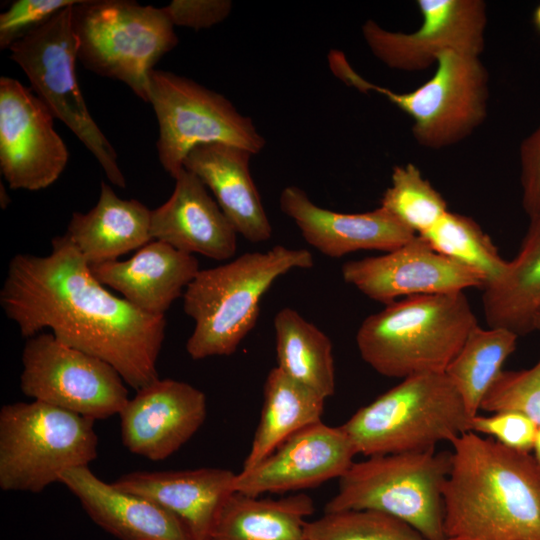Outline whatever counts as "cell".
<instances>
[{"instance_id":"obj_1","label":"cell","mask_w":540,"mask_h":540,"mask_svg":"<svg viewBox=\"0 0 540 540\" xmlns=\"http://www.w3.org/2000/svg\"><path fill=\"white\" fill-rule=\"evenodd\" d=\"M0 304L22 336L45 328L60 342L112 365L136 391L159 379L165 316L145 313L110 293L64 234L48 255H15Z\"/></svg>"},{"instance_id":"obj_2","label":"cell","mask_w":540,"mask_h":540,"mask_svg":"<svg viewBox=\"0 0 540 540\" xmlns=\"http://www.w3.org/2000/svg\"><path fill=\"white\" fill-rule=\"evenodd\" d=\"M451 445L446 540H540V464L472 431Z\"/></svg>"},{"instance_id":"obj_3","label":"cell","mask_w":540,"mask_h":540,"mask_svg":"<svg viewBox=\"0 0 540 540\" xmlns=\"http://www.w3.org/2000/svg\"><path fill=\"white\" fill-rule=\"evenodd\" d=\"M313 265L307 249L276 245L200 269L183 294L184 311L194 321L186 342L188 355L200 360L233 354L255 327L261 299L272 284L293 269Z\"/></svg>"},{"instance_id":"obj_4","label":"cell","mask_w":540,"mask_h":540,"mask_svg":"<svg viewBox=\"0 0 540 540\" xmlns=\"http://www.w3.org/2000/svg\"><path fill=\"white\" fill-rule=\"evenodd\" d=\"M476 325L464 292L413 296L366 317L356 344L363 361L385 377L444 373Z\"/></svg>"},{"instance_id":"obj_5","label":"cell","mask_w":540,"mask_h":540,"mask_svg":"<svg viewBox=\"0 0 540 540\" xmlns=\"http://www.w3.org/2000/svg\"><path fill=\"white\" fill-rule=\"evenodd\" d=\"M472 417L445 373L404 378L340 427L366 457L435 449L471 431Z\"/></svg>"},{"instance_id":"obj_6","label":"cell","mask_w":540,"mask_h":540,"mask_svg":"<svg viewBox=\"0 0 540 540\" xmlns=\"http://www.w3.org/2000/svg\"><path fill=\"white\" fill-rule=\"evenodd\" d=\"M328 63L334 76L346 85L381 94L406 113L412 119L415 141L424 148L442 149L464 140L487 116L489 75L480 56L444 52L436 60L432 77L403 93L364 79L342 51L331 50Z\"/></svg>"},{"instance_id":"obj_7","label":"cell","mask_w":540,"mask_h":540,"mask_svg":"<svg viewBox=\"0 0 540 540\" xmlns=\"http://www.w3.org/2000/svg\"><path fill=\"white\" fill-rule=\"evenodd\" d=\"M77 57L97 75L119 80L149 101V75L179 40L163 10L127 0H82L73 6Z\"/></svg>"},{"instance_id":"obj_8","label":"cell","mask_w":540,"mask_h":540,"mask_svg":"<svg viewBox=\"0 0 540 540\" xmlns=\"http://www.w3.org/2000/svg\"><path fill=\"white\" fill-rule=\"evenodd\" d=\"M451 452L435 449L367 457L339 479L324 513L375 510L402 520L427 540H446L443 487Z\"/></svg>"},{"instance_id":"obj_9","label":"cell","mask_w":540,"mask_h":540,"mask_svg":"<svg viewBox=\"0 0 540 540\" xmlns=\"http://www.w3.org/2000/svg\"><path fill=\"white\" fill-rule=\"evenodd\" d=\"M91 418L34 400L0 411V487L39 493L67 470L97 457Z\"/></svg>"},{"instance_id":"obj_10","label":"cell","mask_w":540,"mask_h":540,"mask_svg":"<svg viewBox=\"0 0 540 540\" xmlns=\"http://www.w3.org/2000/svg\"><path fill=\"white\" fill-rule=\"evenodd\" d=\"M148 102L159 125L158 158L173 178L198 145L224 143L253 155L265 147L266 140L250 117L241 114L224 95L190 78L153 69Z\"/></svg>"},{"instance_id":"obj_11","label":"cell","mask_w":540,"mask_h":540,"mask_svg":"<svg viewBox=\"0 0 540 540\" xmlns=\"http://www.w3.org/2000/svg\"><path fill=\"white\" fill-rule=\"evenodd\" d=\"M73 6L14 42L10 57L25 72L36 96L53 117L61 120L96 158L108 180L125 188L117 153L89 113L77 81Z\"/></svg>"},{"instance_id":"obj_12","label":"cell","mask_w":540,"mask_h":540,"mask_svg":"<svg viewBox=\"0 0 540 540\" xmlns=\"http://www.w3.org/2000/svg\"><path fill=\"white\" fill-rule=\"evenodd\" d=\"M22 392L93 420L121 412L128 390L118 371L106 361L70 347L52 333L27 339L22 352Z\"/></svg>"},{"instance_id":"obj_13","label":"cell","mask_w":540,"mask_h":540,"mask_svg":"<svg viewBox=\"0 0 540 540\" xmlns=\"http://www.w3.org/2000/svg\"><path fill=\"white\" fill-rule=\"evenodd\" d=\"M421 24L396 32L369 19L362 37L375 58L390 69L414 72L435 65L447 51L480 56L485 46L487 5L482 0H418Z\"/></svg>"},{"instance_id":"obj_14","label":"cell","mask_w":540,"mask_h":540,"mask_svg":"<svg viewBox=\"0 0 540 540\" xmlns=\"http://www.w3.org/2000/svg\"><path fill=\"white\" fill-rule=\"evenodd\" d=\"M53 119L31 90L0 78V168L10 188L41 190L63 172L69 152Z\"/></svg>"},{"instance_id":"obj_15","label":"cell","mask_w":540,"mask_h":540,"mask_svg":"<svg viewBox=\"0 0 540 540\" xmlns=\"http://www.w3.org/2000/svg\"><path fill=\"white\" fill-rule=\"evenodd\" d=\"M341 274L347 284L384 305L399 298L483 290L487 284L483 275L438 253L418 235L392 251L344 263Z\"/></svg>"},{"instance_id":"obj_16","label":"cell","mask_w":540,"mask_h":540,"mask_svg":"<svg viewBox=\"0 0 540 540\" xmlns=\"http://www.w3.org/2000/svg\"><path fill=\"white\" fill-rule=\"evenodd\" d=\"M356 454L340 426L321 421L293 434L256 466L236 473L234 489L260 497L314 488L340 479Z\"/></svg>"},{"instance_id":"obj_17","label":"cell","mask_w":540,"mask_h":540,"mask_svg":"<svg viewBox=\"0 0 540 540\" xmlns=\"http://www.w3.org/2000/svg\"><path fill=\"white\" fill-rule=\"evenodd\" d=\"M123 445L152 461L168 458L203 425L205 394L173 379H157L136 391L119 413Z\"/></svg>"},{"instance_id":"obj_18","label":"cell","mask_w":540,"mask_h":540,"mask_svg":"<svg viewBox=\"0 0 540 540\" xmlns=\"http://www.w3.org/2000/svg\"><path fill=\"white\" fill-rule=\"evenodd\" d=\"M279 204L304 240L332 258L359 250L389 252L416 236L380 206L363 213H340L316 205L303 189L294 185L282 190Z\"/></svg>"},{"instance_id":"obj_19","label":"cell","mask_w":540,"mask_h":540,"mask_svg":"<svg viewBox=\"0 0 540 540\" xmlns=\"http://www.w3.org/2000/svg\"><path fill=\"white\" fill-rule=\"evenodd\" d=\"M170 198L151 211V237L189 254L225 261L237 249V232L206 186L182 168Z\"/></svg>"},{"instance_id":"obj_20","label":"cell","mask_w":540,"mask_h":540,"mask_svg":"<svg viewBox=\"0 0 540 540\" xmlns=\"http://www.w3.org/2000/svg\"><path fill=\"white\" fill-rule=\"evenodd\" d=\"M236 473L222 468L135 471L112 484L146 498L178 517L195 540H207L228 498Z\"/></svg>"},{"instance_id":"obj_21","label":"cell","mask_w":540,"mask_h":540,"mask_svg":"<svg viewBox=\"0 0 540 540\" xmlns=\"http://www.w3.org/2000/svg\"><path fill=\"white\" fill-rule=\"evenodd\" d=\"M90 269L101 284L121 293L139 310L158 316H165L200 271L194 255L158 240L141 247L130 259Z\"/></svg>"},{"instance_id":"obj_22","label":"cell","mask_w":540,"mask_h":540,"mask_svg":"<svg viewBox=\"0 0 540 540\" xmlns=\"http://www.w3.org/2000/svg\"><path fill=\"white\" fill-rule=\"evenodd\" d=\"M59 482L78 498L94 523L120 540H195L174 514L104 482L88 466L65 471Z\"/></svg>"},{"instance_id":"obj_23","label":"cell","mask_w":540,"mask_h":540,"mask_svg":"<svg viewBox=\"0 0 540 540\" xmlns=\"http://www.w3.org/2000/svg\"><path fill=\"white\" fill-rule=\"evenodd\" d=\"M253 154L224 143L198 145L183 167L208 187L236 232L250 242L267 241L272 225L250 173Z\"/></svg>"},{"instance_id":"obj_24","label":"cell","mask_w":540,"mask_h":540,"mask_svg":"<svg viewBox=\"0 0 540 540\" xmlns=\"http://www.w3.org/2000/svg\"><path fill=\"white\" fill-rule=\"evenodd\" d=\"M151 210L136 199H122L101 182L96 205L74 212L66 237L89 266L118 257L151 242Z\"/></svg>"},{"instance_id":"obj_25","label":"cell","mask_w":540,"mask_h":540,"mask_svg":"<svg viewBox=\"0 0 540 540\" xmlns=\"http://www.w3.org/2000/svg\"><path fill=\"white\" fill-rule=\"evenodd\" d=\"M482 304L488 327L518 336L534 331L540 308V215L530 219L520 250L507 261L504 273L483 289Z\"/></svg>"},{"instance_id":"obj_26","label":"cell","mask_w":540,"mask_h":540,"mask_svg":"<svg viewBox=\"0 0 540 540\" xmlns=\"http://www.w3.org/2000/svg\"><path fill=\"white\" fill-rule=\"evenodd\" d=\"M313 512V500L304 493L271 499L235 491L207 540H308L305 519Z\"/></svg>"},{"instance_id":"obj_27","label":"cell","mask_w":540,"mask_h":540,"mask_svg":"<svg viewBox=\"0 0 540 540\" xmlns=\"http://www.w3.org/2000/svg\"><path fill=\"white\" fill-rule=\"evenodd\" d=\"M325 400L279 368L271 369L264 383L260 420L242 470L256 466L296 432L321 422Z\"/></svg>"},{"instance_id":"obj_28","label":"cell","mask_w":540,"mask_h":540,"mask_svg":"<svg viewBox=\"0 0 540 540\" xmlns=\"http://www.w3.org/2000/svg\"><path fill=\"white\" fill-rule=\"evenodd\" d=\"M277 368L327 399L335 393L330 338L296 310L285 307L274 317Z\"/></svg>"},{"instance_id":"obj_29","label":"cell","mask_w":540,"mask_h":540,"mask_svg":"<svg viewBox=\"0 0 540 540\" xmlns=\"http://www.w3.org/2000/svg\"><path fill=\"white\" fill-rule=\"evenodd\" d=\"M518 337L505 328L476 325L447 366L444 373L471 417L479 414L485 396L514 352Z\"/></svg>"},{"instance_id":"obj_30","label":"cell","mask_w":540,"mask_h":540,"mask_svg":"<svg viewBox=\"0 0 540 540\" xmlns=\"http://www.w3.org/2000/svg\"><path fill=\"white\" fill-rule=\"evenodd\" d=\"M418 236L438 253L483 275L486 286L499 279L506 269L507 261L490 237L466 215L448 211Z\"/></svg>"},{"instance_id":"obj_31","label":"cell","mask_w":540,"mask_h":540,"mask_svg":"<svg viewBox=\"0 0 540 540\" xmlns=\"http://www.w3.org/2000/svg\"><path fill=\"white\" fill-rule=\"evenodd\" d=\"M380 207L416 235L428 231L449 211L443 196L412 163L393 168Z\"/></svg>"},{"instance_id":"obj_32","label":"cell","mask_w":540,"mask_h":540,"mask_svg":"<svg viewBox=\"0 0 540 540\" xmlns=\"http://www.w3.org/2000/svg\"><path fill=\"white\" fill-rule=\"evenodd\" d=\"M308 540H427L402 520L375 510L327 512L306 523Z\"/></svg>"},{"instance_id":"obj_33","label":"cell","mask_w":540,"mask_h":540,"mask_svg":"<svg viewBox=\"0 0 540 540\" xmlns=\"http://www.w3.org/2000/svg\"><path fill=\"white\" fill-rule=\"evenodd\" d=\"M481 410L517 411L540 427V358L531 368L502 371L485 396Z\"/></svg>"},{"instance_id":"obj_34","label":"cell","mask_w":540,"mask_h":540,"mask_svg":"<svg viewBox=\"0 0 540 540\" xmlns=\"http://www.w3.org/2000/svg\"><path fill=\"white\" fill-rule=\"evenodd\" d=\"M82 0H17L0 14V48L10 46L58 12Z\"/></svg>"},{"instance_id":"obj_35","label":"cell","mask_w":540,"mask_h":540,"mask_svg":"<svg viewBox=\"0 0 540 540\" xmlns=\"http://www.w3.org/2000/svg\"><path fill=\"white\" fill-rule=\"evenodd\" d=\"M471 431L485 434L501 445L522 452L533 450L537 424L517 411H498L471 419Z\"/></svg>"},{"instance_id":"obj_36","label":"cell","mask_w":540,"mask_h":540,"mask_svg":"<svg viewBox=\"0 0 540 540\" xmlns=\"http://www.w3.org/2000/svg\"><path fill=\"white\" fill-rule=\"evenodd\" d=\"M163 10L174 26L194 30L210 28L231 13L230 0H173Z\"/></svg>"},{"instance_id":"obj_37","label":"cell","mask_w":540,"mask_h":540,"mask_svg":"<svg viewBox=\"0 0 540 540\" xmlns=\"http://www.w3.org/2000/svg\"><path fill=\"white\" fill-rule=\"evenodd\" d=\"M522 206L529 217L540 215V123L520 146Z\"/></svg>"},{"instance_id":"obj_38","label":"cell","mask_w":540,"mask_h":540,"mask_svg":"<svg viewBox=\"0 0 540 540\" xmlns=\"http://www.w3.org/2000/svg\"><path fill=\"white\" fill-rule=\"evenodd\" d=\"M533 451H534L533 456L535 457V459L540 464V427H538V431H537V434H536V437H535Z\"/></svg>"},{"instance_id":"obj_39","label":"cell","mask_w":540,"mask_h":540,"mask_svg":"<svg viewBox=\"0 0 540 540\" xmlns=\"http://www.w3.org/2000/svg\"><path fill=\"white\" fill-rule=\"evenodd\" d=\"M0 191H1V197H0L1 207L3 209H5L9 205L10 198H9L5 188L3 187L2 183H1V190Z\"/></svg>"},{"instance_id":"obj_40","label":"cell","mask_w":540,"mask_h":540,"mask_svg":"<svg viewBox=\"0 0 540 540\" xmlns=\"http://www.w3.org/2000/svg\"><path fill=\"white\" fill-rule=\"evenodd\" d=\"M533 23L537 32L540 34V4L535 8L533 12Z\"/></svg>"},{"instance_id":"obj_41","label":"cell","mask_w":540,"mask_h":540,"mask_svg":"<svg viewBox=\"0 0 540 540\" xmlns=\"http://www.w3.org/2000/svg\"><path fill=\"white\" fill-rule=\"evenodd\" d=\"M534 331L540 332V308L538 309L534 318Z\"/></svg>"}]
</instances>
